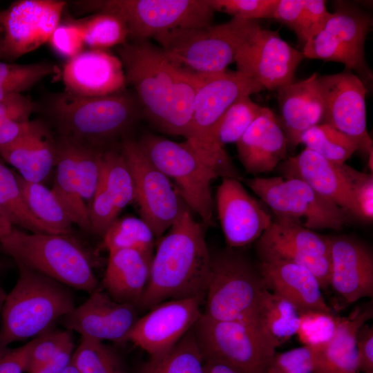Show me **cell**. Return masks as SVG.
<instances>
[{
	"label": "cell",
	"instance_id": "6da1fadb",
	"mask_svg": "<svg viewBox=\"0 0 373 373\" xmlns=\"http://www.w3.org/2000/svg\"><path fill=\"white\" fill-rule=\"evenodd\" d=\"M116 51L143 116L160 131L186 138L202 77L183 70L149 40H128Z\"/></svg>",
	"mask_w": 373,
	"mask_h": 373
},
{
	"label": "cell",
	"instance_id": "7a4b0ae2",
	"mask_svg": "<svg viewBox=\"0 0 373 373\" xmlns=\"http://www.w3.org/2000/svg\"><path fill=\"white\" fill-rule=\"evenodd\" d=\"M210 263L202 226L187 210L160 239L137 305L151 309L168 300L186 298L204 302Z\"/></svg>",
	"mask_w": 373,
	"mask_h": 373
},
{
	"label": "cell",
	"instance_id": "3957f363",
	"mask_svg": "<svg viewBox=\"0 0 373 373\" xmlns=\"http://www.w3.org/2000/svg\"><path fill=\"white\" fill-rule=\"evenodd\" d=\"M45 109L61 139L98 149L124 134L143 116L135 93L126 90L97 97L65 90L49 97Z\"/></svg>",
	"mask_w": 373,
	"mask_h": 373
},
{
	"label": "cell",
	"instance_id": "277c9868",
	"mask_svg": "<svg viewBox=\"0 0 373 373\" xmlns=\"http://www.w3.org/2000/svg\"><path fill=\"white\" fill-rule=\"evenodd\" d=\"M265 90L251 77L236 70L202 78L195 94L187 144L218 177L241 178L224 147L216 141L217 124L238 99Z\"/></svg>",
	"mask_w": 373,
	"mask_h": 373
},
{
	"label": "cell",
	"instance_id": "5b68a950",
	"mask_svg": "<svg viewBox=\"0 0 373 373\" xmlns=\"http://www.w3.org/2000/svg\"><path fill=\"white\" fill-rule=\"evenodd\" d=\"M17 266L19 278L3 307L0 348L36 337L75 307L72 295L63 284L25 266Z\"/></svg>",
	"mask_w": 373,
	"mask_h": 373
},
{
	"label": "cell",
	"instance_id": "8992f818",
	"mask_svg": "<svg viewBox=\"0 0 373 373\" xmlns=\"http://www.w3.org/2000/svg\"><path fill=\"white\" fill-rule=\"evenodd\" d=\"M260 28L257 20L232 17L218 25L173 30L154 39L175 65L205 77L226 71L239 49Z\"/></svg>",
	"mask_w": 373,
	"mask_h": 373
},
{
	"label": "cell",
	"instance_id": "52a82bcc",
	"mask_svg": "<svg viewBox=\"0 0 373 373\" xmlns=\"http://www.w3.org/2000/svg\"><path fill=\"white\" fill-rule=\"evenodd\" d=\"M0 246L17 265L79 290L91 294L97 289L90 258L69 233H28L13 226Z\"/></svg>",
	"mask_w": 373,
	"mask_h": 373
},
{
	"label": "cell",
	"instance_id": "ba28073f",
	"mask_svg": "<svg viewBox=\"0 0 373 373\" xmlns=\"http://www.w3.org/2000/svg\"><path fill=\"white\" fill-rule=\"evenodd\" d=\"M266 289L258 269L245 257L231 249L222 251L211 256L202 314L258 328L257 314Z\"/></svg>",
	"mask_w": 373,
	"mask_h": 373
},
{
	"label": "cell",
	"instance_id": "9c48e42d",
	"mask_svg": "<svg viewBox=\"0 0 373 373\" xmlns=\"http://www.w3.org/2000/svg\"><path fill=\"white\" fill-rule=\"evenodd\" d=\"M77 8L108 12L119 17L128 31V40H149L178 29L212 24L214 11L207 0L77 1Z\"/></svg>",
	"mask_w": 373,
	"mask_h": 373
},
{
	"label": "cell",
	"instance_id": "30bf717a",
	"mask_svg": "<svg viewBox=\"0 0 373 373\" xmlns=\"http://www.w3.org/2000/svg\"><path fill=\"white\" fill-rule=\"evenodd\" d=\"M149 161L177 187L190 210L205 226L213 224V201L211 184L218 178L214 171L184 141L148 133L137 141Z\"/></svg>",
	"mask_w": 373,
	"mask_h": 373
},
{
	"label": "cell",
	"instance_id": "8fae6325",
	"mask_svg": "<svg viewBox=\"0 0 373 373\" xmlns=\"http://www.w3.org/2000/svg\"><path fill=\"white\" fill-rule=\"evenodd\" d=\"M203 361L231 365L243 373H266L276 347L255 326L202 314L193 327Z\"/></svg>",
	"mask_w": 373,
	"mask_h": 373
},
{
	"label": "cell",
	"instance_id": "7c38bea8",
	"mask_svg": "<svg viewBox=\"0 0 373 373\" xmlns=\"http://www.w3.org/2000/svg\"><path fill=\"white\" fill-rule=\"evenodd\" d=\"M246 184L283 218L310 230H341L350 217L339 207L325 199L305 182L276 176L247 179Z\"/></svg>",
	"mask_w": 373,
	"mask_h": 373
},
{
	"label": "cell",
	"instance_id": "4fadbf2b",
	"mask_svg": "<svg viewBox=\"0 0 373 373\" xmlns=\"http://www.w3.org/2000/svg\"><path fill=\"white\" fill-rule=\"evenodd\" d=\"M120 151L133 177L141 218L155 238L161 237L190 209L175 185L149 161L137 141L124 139Z\"/></svg>",
	"mask_w": 373,
	"mask_h": 373
},
{
	"label": "cell",
	"instance_id": "5bb4252c",
	"mask_svg": "<svg viewBox=\"0 0 373 373\" xmlns=\"http://www.w3.org/2000/svg\"><path fill=\"white\" fill-rule=\"evenodd\" d=\"M372 24V17L357 7L341 3L323 30L303 45L305 58L343 64L355 70L365 84L372 73L365 59V41Z\"/></svg>",
	"mask_w": 373,
	"mask_h": 373
},
{
	"label": "cell",
	"instance_id": "9a60e30c",
	"mask_svg": "<svg viewBox=\"0 0 373 373\" xmlns=\"http://www.w3.org/2000/svg\"><path fill=\"white\" fill-rule=\"evenodd\" d=\"M260 260H284L303 265L318 280L322 289L329 287V237L279 218L257 240Z\"/></svg>",
	"mask_w": 373,
	"mask_h": 373
},
{
	"label": "cell",
	"instance_id": "2e32d148",
	"mask_svg": "<svg viewBox=\"0 0 373 373\" xmlns=\"http://www.w3.org/2000/svg\"><path fill=\"white\" fill-rule=\"evenodd\" d=\"M66 5L59 0H19L0 11L3 58L16 60L48 41Z\"/></svg>",
	"mask_w": 373,
	"mask_h": 373
},
{
	"label": "cell",
	"instance_id": "e0dca14e",
	"mask_svg": "<svg viewBox=\"0 0 373 373\" xmlns=\"http://www.w3.org/2000/svg\"><path fill=\"white\" fill-rule=\"evenodd\" d=\"M324 104L322 123L328 124L354 139L358 150L369 154L372 140L367 131L365 95L367 88L359 77L350 70L318 75Z\"/></svg>",
	"mask_w": 373,
	"mask_h": 373
},
{
	"label": "cell",
	"instance_id": "ac0fdd59",
	"mask_svg": "<svg viewBox=\"0 0 373 373\" xmlns=\"http://www.w3.org/2000/svg\"><path fill=\"white\" fill-rule=\"evenodd\" d=\"M203 301L197 298L168 300L137 318L126 341L146 351L151 360L169 353L202 314Z\"/></svg>",
	"mask_w": 373,
	"mask_h": 373
},
{
	"label": "cell",
	"instance_id": "d6986e66",
	"mask_svg": "<svg viewBox=\"0 0 373 373\" xmlns=\"http://www.w3.org/2000/svg\"><path fill=\"white\" fill-rule=\"evenodd\" d=\"M302 51L280 38L278 31L260 28L238 51L237 70L251 77L265 89L279 88L294 82Z\"/></svg>",
	"mask_w": 373,
	"mask_h": 373
},
{
	"label": "cell",
	"instance_id": "ffe728a7",
	"mask_svg": "<svg viewBox=\"0 0 373 373\" xmlns=\"http://www.w3.org/2000/svg\"><path fill=\"white\" fill-rule=\"evenodd\" d=\"M216 205L225 241L230 248L257 240L272 222L271 216L236 178H222L217 190Z\"/></svg>",
	"mask_w": 373,
	"mask_h": 373
},
{
	"label": "cell",
	"instance_id": "44dd1931",
	"mask_svg": "<svg viewBox=\"0 0 373 373\" xmlns=\"http://www.w3.org/2000/svg\"><path fill=\"white\" fill-rule=\"evenodd\" d=\"M137 318L134 304L117 302L97 289L61 318L68 330L82 336L116 342L126 341Z\"/></svg>",
	"mask_w": 373,
	"mask_h": 373
},
{
	"label": "cell",
	"instance_id": "7402d4cb",
	"mask_svg": "<svg viewBox=\"0 0 373 373\" xmlns=\"http://www.w3.org/2000/svg\"><path fill=\"white\" fill-rule=\"evenodd\" d=\"M329 287L350 305L373 297V254L365 243L345 235L329 236Z\"/></svg>",
	"mask_w": 373,
	"mask_h": 373
},
{
	"label": "cell",
	"instance_id": "603a6c76",
	"mask_svg": "<svg viewBox=\"0 0 373 373\" xmlns=\"http://www.w3.org/2000/svg\"><path fill=\"white\" fill-rule=\"evenodd\" d=\"M62 77L66 91L79 96L111 95L126 86L119 58L101 49L83 50L68 59Z\"/></svg>",
	"mask_w": 373,
	"mask_h": 373
},
{
	"label": "cell",
	"instance_id": "cb8c5ba5",
	"mask_svg": "<svg viewBox=\"0 0 373 373\" xmlns=\"http://www.w3.org/2000/svg\"><path fill=\"white\" fill-rule=\"evenodd\" d=\"M239 160L253 175L269 173L287 158L288 143L279 119L267 107L236 142Z\"/></svg>",
	"mask_w": 373,
	"mask_h": 373
},
{
	"label": "cell",
	"instance_id": "d4e9b609",
	"mask_svg": "<svg viewBox=\"0 0 373 373\" xmlns=\"http://www.w3.org/2000/svg\"><path fill=\"white\" fill-rule=\"evenodd\" d=\"M258 270L265 287L289 301L300 313L333 312L318 280L305 267L284 260H260Z\"/></svg>",
	"mask_w": 373,
	"mask_h": 373
},
{
	"label": "cell",
	"instance_id": "484cf974",
	"mask_svg": "<svg viewBox=\"0 0 373 373\" xmlns=\"http://www.w3.org/2000/svg\"><path fill=\"white\" fill-rule=\"evenodd\" d=\"M277 166L283 177L305 182L319 195L339 207L349 217H354L348 184L341 164L332 162L305 148Z\"/></svg>",
	"mask_w": 373,
	"mask_h": 373
},
{
	"label": "cell",
	"instance_id": "4316f807",
	"mask_svg": "<svg viewBox=\"0 0 373 373\" xmlns=\"http://www.w3.org/2000/svg\"><path fill=\"white\" fill-rule=\"evenodd\" d=\"M277 100L280 111L278 119L288 146L295 148L307 130L323 121L324 104L318 75L314 73L307 79L279 88Z\"/></svg>",
	"mask_w": 373,
	"mask_h": 373
},
{
	"label": "cell",
	"instance_id": "83f0119b",
	"mask_svg": "<svg viewBox=\"0 0 373 373\" xmlns=\"http://www.w3.org/2000/svg\"><path fill=\"white\" fill-rule=\"evenodd\" d=\"M104 284L112 299L137 304L147 286L153 255L129 249L108 251Z\"/></svg>",
	"mask_w": 373,
	"mask_h": 373
},
{
	"label": "cell",
	"instance_id": "f1b7e54d",
	"mask_svg": "<svg viewBox=\"0 0 373 373\" xmlns=\"http://www.w3.org/2000/svg\"><path fill=\"white\" fill-rule=\"evenodd\" d=\"M56 142L46 124L36 127L13 144L0 149L2 159L15 167L26 180L41 183L55 167Z\"/></svg>",
	"mask_w": 373,
	"mask_h": 373
},
{
	"label": "cell",
	"instance_id": "f546056e",
	"mask_svg": "<svg viewBox=\"0 0 373 373\" xmlns=\"http://www.w3.org/2000/svg\"><path fill=\"white\" fill-rule=\"evenodd\" d=\"M372 317V306L367 305L341 318L331 342L318 349L313 373H358L356 337L359 328Z\"/></svg>",
	"mask_w": 373,
	"mask_h": 373
},
{
	"label": "cell",
	"instance_id": "4dcf8cb0",
	"mask_svg": "<svg viewBox=\"0 0 373 373\" xmlns=\"http://www.w3.org/2000/svg\"><path fill=\"white\" fill-rule=\"evenodd\" d=\"M56 146L55 175L52 191L73 224L91 232L88 207L80 195L76 170V145L60 138Z\"/></svg>",
	"mask_w": 373,
	"mask_h": 373
},
{
	"label": "cell",
	"instance_id": "1f68e13d",
	"mask_svg": "<svg viewBox=\"0 0 373 373\" xmlns=\"http://www.w3.org/2000/svg\"><path fill=\"white\" fill-rule=\"evenodd\" d=\"M300 315L292 303L266 289L258 308L257 327L276 348L296 334Z\"/></svg>",
	"mask_w": 373,
	"mask_h": 373
},
{
	"label": "cell",
	"instance_id": "d6a6232c",
	"mask_svg": "<svg viewBox=\"0 0 373 373\" xmlns=\"http://www.w3.org/2000/svg\"><path fill=\"white\" fill-rule=\"evenodd\" d=\"M28 208L39 221L55 234H68L73 224L53 191L39 182L27 181L15 172Z\"/></svg>",
	"mask_w": 373,
	"mask_h": 373
},
{
	"label": "cell",
	"instance_id": "836d02e7",
	"mask_svg": "<svg viewBox=\"0 0 373 373\" xmlns=\"http://www.w3.org/2000/svg\"><path fill=\"white\" fill-rule=\"evenodd\" d=\"M0 155V208L12 226L30 233H54L28 208L21 195L15 171L8 169Z\"/></svg>",
	"mask_w": 373,
	"mask_h": 373
},
{
	"label": "cell",
	"instance_id": "e575fe53",
	"mask_svg": "<svg viewBox=\"0 0 373 373\" xmlns=\"http://www.w3.org/2000/svg\"><path fill=\"white\" fill-rule=\"evenodd\" d=\"M102 247L108 251L129 249L153 255L155 235L141 218H117L103 235Z\"/></svg>",
	"mask_w": 373,
	"mask_h": 373
},
{
	"label": "cell",
	"instance_id": "d590c367",
	"mask_svg": "<svg viewBox=\"0 0 373 373\" xmlns=\"http://www.w3.org/2000/svg\"><path fill=\"white\" fill-rule=\"evenodd\" d=\"M314 151L327 160L343 164L357 150L358 145L332 126L321 123L307 130L300 137V144Z\"/></svg>",
	"mask_w": 373,
	"mask_h": 373
},
{
	"label": "cell",
	"instance_id": "8d00e7d4",
	"mask_svg": "<svg viewBox=\"0 0 373 373\" xmlns=\"http://www.w3.org/2000/svg\"><path fill=\"white\" fill-rule=\"evenodd\" d=\"M101 180L119 213L135 200L133 177L121 151L103 150Z\"/></svg>",
	"mask_w": 373,
	"mask_h": 373
},
{
	"label": "cell",
	"instance_id": "74e56055",
	"mask_svg": "<svg viewBox=\"0 0 373 373\" xmlns=\"http://www.w3.org/2000/svg\"><path fill=\"white\" fill-rule=\"evenodd\" d=\"M147 373H204L193 327L165 356L151 360Z\"/></svg>",
	"mask_w": 373,
	"mask_h": 373
},
{
	"label": "cell",
	"instance_id": "f35d334b",
	"mask_svg": "<svg viewBox=\"0 0 373 373\" xmlns=\"http://www.w3.org/2000/svg\"><path fill=\"white\" fill-rule=\"evenodd\" d=\"M79 21L84 32L85 46L91 49L105 50L117 47L128 39L126 24L113 14L99 12Z\"/></svg>",
	"mask_w": 373,
	"mask_h": 373
},
{
	"label": "cell",
	"instance_id": "ab89813d",
	"mask_svg": "<svg viewBox=\"0 0 373 373\" xmlns=\"http://www.w3.org/2000/svg\"><path fill=\"white\" fill-rule=\"evenodd\" d=\"M262 106L253 102L249 96L236 100L219 120L215 132L220 146L236 143L258 115Z\"/></svg>",
	"mask_w": 373,
	"mask_h": 373
},
{
	"label": "cell",
	"instance_id": "60d3db41",
	"mask_svg": "<svg viewBox=\"0 0 373 373\" xmlns=\"http://www.w3.org/2000/svg\"><path fill=\"white\" fill-rule=\"evenodd\" d=\"M340 321L333 312H304L300 313L296 334L303 345L322 349L334 338Z\"/></svg>",
	"mask_w": 373,
	"mask_h": 373
},
{
	"label": "cell",
	"instance_id": "b9f144b4",
	"mask_svg": "<svg viewBox=\"0 0 373 373\" xmlns=\"http://www.w3.org/2000/svg\"><path fill=\"white\" fill-rule=\"evenodd\" d=\"M71 364L79 373H115L116 361L102 341L82 336Z\"/></svg>",
	"mask_w": 373,
	"mask_h": 373
},
{
	"label": "cell",
	"instance_id": "7bdbcfd3",
	"mask_svg": "<svg viewBox=\"0 0 373 373\" xmlns=\"http://www.w3.org/2000/svg\"><path fill=\"white\" fill-rule=\"evenodd\" d=\"M351 195L354 217L364 222L373 220V175L341 164Z\"/></svg>",
	"mask_w": 373,
	"mask_h": 373
},
{
	"label": "cell",
	"instance_id": "ee69618b",
	"mask_svg": "<svg viewBox=\"0 0 373 373\" xmlns=\"http://www.w3.org/2000/svg\"><path fill=\"white\" fill-rule=\"evenodd\" d=\"M75 144L76 145V170L80 195L84 202H90L100 181L102 154L104 149Z\"/></svg>",
	"mask_w": 373,
	"mask_h": 373
},
{
	"label": "cell",
	"instance_id": "f6af8a7d",
	"mask_svg": "<svg viewBox=\"0 0 373 373\" xmlns=\"http://www.w3.org/2000/svg\"><path fill=\"white\" fill-rule=\"evenodd\" d=\"M213 10L232 17L257 20L273 19L278 0H207Z\"/></svg>",
	"mask_w": 373,
	"mask_h": 373
},
{
	"label": "cell",
	"instance_id": "bcb514c9",
	"mask_svg": "<svg viewBox=\"0 0 373 373\" xmlns=\"http://www.w3.org/2000/svg\"><path fill=\"white\" fill-rule=\"evenodd\" d=\"M318 349L303 345L275 353L266 373H313Z\"/></svg>",
	"mask_w": 373,
	"mask_h": 373
},
{
	"label": "cell",
	"instance_id": "7dc6e473",
	"mask_svg": "<svg viewBox=\"0 0 373 373\" xmlns=\"http://www.w3.org/2000/svg\"><path fill=\"white\" fill-rule=\"evenodd\" d=\"M72 339L70 331L48 329L30 341L26 372L48 363L57 351Z\"/></svg>",
	"mask_w": 373,
	"mask_h": 373
},
{
	"label": "cell",
	"instance_id": "c3c4849f",
	"mask_svg": "<svg viewBox=\"0 0 373 373\" xmlns=\"http://www.w3.org/2000/svg\"><path fill=\"white\" fill-rule=\"evenodd\" d=\"M87 207L91 232L102 236L119 214L101 178L95 193Z\"/></svg>",
	"mask_w": 373,
	"mask_h": 373
},
{
	"label": "cell",
	"instance_id": "681fc988",
	"mask_svg": "<svg viewBox=\"0 0 373 373\" xmlns=\"http://www.w3.org/2000/svg\"><path fill=\"white\" fill-rule=\"evenodd\" d=\"M48 42L57 54L68 59L82 52L85 44L79 20L59 23Z\"/></svg>",
	"mask_w": 373,
	"mask_h": 373
},
{
	"label": "cell",
	"instance_id": "f907efd6",
	"mask_svg": "<svg viewBox=\"0 0 373 373\" xmlns=\"http://www.w3.org/2000/svg\"><path fill=\"white\" fill-rule=\"evenodd\" d=\"M331 16L323 0H304L302 32L303 45L321 32Z\"/></svg>",
	"mask_w": 373,
	"mask_h": 373
},
{
	"label": "cell",
	"instance_id": "816d5d0a",
	"mask_svg": "<svg viewBox=\"0 0 373 373\" xmlns=\"http://www.w3.org/2000/svg\"><path fill=\"white\" fill-rule=\"evenodd\" d=\"M37 105L21 93L10 95L0 101V126L9 120H28Z\"/></svg>",
	"mask_w": 373,
	"mask_h": 373
},
{
	"label": "cell",
	"instance_id": "f5cc1de1",
	"mask_svg": "<svg viewBox=\"0 0 373 373\" xmlns=\"http://www.w3.org/2000/svg\"><path fill=\"white\" fill-rule=\"evenodd\" d=\"M304 0H278L274 17L292 30L298 39L302 32Z\"/></svg>",
	"mask_w": 373,
	"mask_h": 373
},
{
	"label": "cell",
	"instance_id": "db71d44e",
	"mask_svg": "<svg viewBox=\"0 0 373 373\" xmlns=\"http://www.w3.org/2000/svg\"><path fill=\"white\" fill-rule=\"evenodd\" d=\"M358 372L373 373V327L365 323L356 337Z\"/></svg>",
	"mask_w": 373,
	"mask_h": 373
},
{
	"label": "cell",
	"instance_id": "11a10c76",
	"mask_svg": "<svg viewBox=\"0 0 373 373\" xmlns=\"http://www.w3.org/2000/svg\"><path fill=\"white\" fill-rule=\"evenodd\" d=\"M55 71V66L49 63L24 65L0 62V86L15 79L41 73H46L50 75Z\"/></svg>",
	"mask_w": 373,
	"mask_h": 373
},
{
	"label": "cell",
	"instance_id": "9f6ffc18",
	"mask_svg": "<svg viewBox=\"0 0 373 373\" xmlns=\"http://www.w3.org/2000/svg\"><path fill=\"white\" fill-rule=\"evenodd\" d=\"M30 341L15 349L0 348V373L26 372Z\"/></svg>",
	"mask_w": 373,
	"mask_h": 373
},
{
	"label": "cell",
	"instance_id": "6f0895ef",
	"mask_svg": "<svg viewBox=\"0 0 373 373\" xmlns=\"http://www.w3.org/2000/svg\"><path fill=\"white\" fill-rule=\"evenodd\" d=\"M39 120H9L0 126V149L17 142L30 133Z\"/></svg>",
	"mask_w": 373,
	"mask_h": 373
},
{
	"label": "cell",
	"instance_id": "680465c9",
	"mask_svg": "<svg viewBox=\"0 0 373 373\" xmlns=\"http://www.w3.org/2000/svg\"><path fill=\"white\" fill-rule=\"evenodd\" d=\"M203 367L204 373H243L231 365L212 361H203Z\"/></svg>",
	"mask_w": 373,
	"mask_h": 373
},
{
	"label": "cell",
	"instance_id": "91938a15",
	"mask_svg": "<svg viewBox=\"0 0 373 373\" xmlns=\"http://www.w3.org/2000/svg\"><path fill=\"white\" fill-rule=\"evenodd\" d=\"M12 225L0 208V239L8 235L12 229Z\"/></svg>",
	"mask_w": 373,
	"mask_h": 373
},
{
	"label": "cell",
	"instance_id": "94428289",
	"mask_svg": "<svg viewBox=\"0 0 373 373\" xmlns=\"http://www.w3.org/2000/svg\"><path fill=\"white\" fill-rule=\"evenodd\" d=\"M30 373H58L52 367H51L48 364H46L43 366H41L35 370L30 372Z\"/></svg>",
	"mask_w": 373,
	"mask_h": 373
},
{
	"label": "cell",
	"instance_id": "6125c7cd",
	"mask_svg": "<svg viewBox=\"0 0 373 373\" xmlns=\"http://www.w3.org/2000/svg\"><path fill=\"white\" fill-rule=\"evenodd\" d=\"M6 295L7 294L6 293V291L1 287H0V325H1L3 307Z\"/></svg>",
	"mask_w": 373,
	"mask_h": 373
},
{
	"label": "cell",
	"instance_id": "be15d7a7",
	"mask_svg": "<svg viewBox=\"0 0 373 373\" xmlns=\"http://www.w3.org/2000/svg\"><path fill=\"white\" fill-rule=\"evenodd\" d=\"M62 373H79L76 368L70 363Z\"/></svg>",
	"mask_w": 373,
	"mask_h": 373
},
{
	"label": "cell",
	"instance_id": "e7e4bbea",
	"mask_svg": "<svg viewBox=\"0 0 373 373\" xmlns=\"http://www.w3.org/2000/svg\"><path fill=\"white\" fill-rule=\"evenodd\" d=\"M372 154H373V149L370 151V152L368 154L369 158H368V166L371 171H372Z\"/></svg>",
	"mask_w": 373,
	"mask_h": 373
},
{
	"label": "cell",
	"instance_id": "03108f58",
	"mask_svg": "<svg viewBox=\"0 0 373 373\" xmlns=\"http://www.w3.org/2000/svg\"><path fill=\"white\" fill-rule=\"evenodd\" d=\"M0 58H3L2 52V32H0Z\"/></svg>",
	"mask_w": 373,
	"mask_h": 373
}]
</instances>
